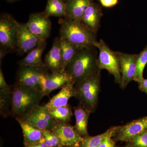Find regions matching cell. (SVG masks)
I'll use <instances>...</instances> for the list:
<instances>
[{
  "label": "cell",
  "instance_id": "5b68a950",
  "mask_svg": "<svg viewBox=\"0 0 147 147\" xmlns=\"http://www.w3.org/2000/svg\"><path fill=\"white\" fill-rule=\"evenodd\" d=\"M99 50L97 63L100 70L105 69L114 76L116 83L120 85L121 80L119 61L116 52L109 48L104 40L101 39L95 44Z\"/></svg>",
  "mask_w": 147,
  "mask_h": 147
},
{
  "label": "cell",
  "instance_id": "5bb4252c",
  "mask_svg": "<svg viewBox=\"0 0 147 147\" xmlns=\"http://www.w3.org/2000/svg\"><path fill=\"white\" fill-rule=\"evenodd\" d=\"M27 24L31 32L42 40H46L50 36L52 24L42 12L31 13Z\"/></svg>",
  "mask_w": 147,
  "mask_h": 147
},
{
  "label": "cell",
  "instance_id": "3957f363",
  "mask_svg": "<svg viewBox=\"0 0 147 147\" xmlns=\"http://www.w3.org/2000/svg\"><path fill=\"white\" fill-rule=\"evenodd\" d=\"M60 37L64 38L77 48L95 47L96 34L88 30L80 21L66 16L59 21Z\"/></svg>",
  "mask_w": 147,
  "mask_h": 147
},
{
  "label": "cell",
  "instance_id": "52a82bcc",
  "mask_svg": "<svg viewBox=\"0 0 147 147\" xmlns=\"http://www.w3.org/2000/svg\"><path fill=\"white\" fill-rule=\"evenodd\" d=\"M47 69L46 67L20 65L16 73V84L41 91L40 79Z\"/></svg>",
  "mask_w": 147,
  "mask_h": 147
},
{
  "label": "cell",
  "instance_id": "ba28073f",
  "mask_svg": "<svg viewBox=\"0 0 147 147\" xmlns=\"http://www.w3.org/2000/svg\"><path fill=\"white\" fill-rule=\"evenodd\" d=\"M72 82L71 76L64 71L45 72L40 79L41 90L44 96H48L55 90L61 89L67 84Z\"/></svg>",
  "mask_w": 147,
  "mask_h": 147
},
{
  "label": "cell",
  "instance_id": "44dd1931",
  "mask_svg": "<svg viewBox=\"0 0 147 147\" xmlns=\"http://www.w3.org/2000/svg\"><path fill=\"white\" fill-rule=\"evenodd\" d=\"M94 0H68L65 2L67 17L81 21L87 7Z\"/></svg>",
  "mask_w": 147,
  "mask_h": 147
},
{
  "label": "cell",
  "instance_id": "277c9868",
  "mask_svg": "<svg viewBox=\"0 0 147 147\" xmlns=\"http://www.w3.org/2000/svg\"><path fill=\"white\" fill-rule=\"evenodd\" d=\"M100 71L74 85L75 97L80 105L93 113L97 108L100 88Z\"/></svg>",
  "mask_w": 147,
  "mask_h": 147
},
{
  "label": "cell",
  "instance_id": "d6986e66",
  "mask_svg": "<svg viewBox=\"0 0 147 147\" xmlns=\"http://www.w3.org/2000/svg\"><path fill=\"white\" fill-rule=\"evenodd\" d=\"M76 119L74 126L76 132L82 137L90 136L88 130V122L91 113L80 104L73 108Z\"/></svg>",
  "mask_w": 147,
  "mask_h": 147
},
{
  "label": "cell",
  "instance_id": "8d00e7d4",
  "mask_svg": "<svg viewBox=\"0 0 147 147\" xmlns=\"http://www.w3.org/2000/svg\"><path fill=\"white\" fill-rule=\"evenodd\" d=\"M122 147H133L132 146H131V145L129 144H128V143H127V144H126V145H125V146H124Z\"/></svg>",
  "mask_w": 147,
  "mask_h": 147
},
{
  "label": "cell",
  "instance_id": "9c48e42d",
  "mask_svg": "<svg viewBox=\"0 0 147 147\" xmlns=\"http://www.w3.org/2000/svg\"><path fill=\"white\" fill-rule=\"evenodd\" d=\"M116 52L119 61L121 75L120 86L122 89H125L131 81H134L135 79L138 55Z\"/></svg>",
  "mask_w": 147,
  "mask_h": 147
},
{
  "label": "cell",
  "instance_id": "7402d4cb",
  "mask_svg": "<svg viewBox=\"0 0 147 147\" xmlns=\"http://www.w3.org/2000/svg\"><path fill=\"white\" fill-rule=\"evenodd\" d=\"M120 126H113L108 129L104 133L95 136L83 137L84 139L79 147H98L106 138L114 137L118 130Z\"/></svg>",
  "mask_w": 147,
  "mask_h": 147
},
{
  "label": "cell",
  "instance_id": "836d02e7",
  "mask_svg": "<svg viewBox=\"0 0 147 147\" xmlns=\"http://www.w3.org/2000/svg\"><path fill=\"white\" fill-rule=\"evenodd\" d=\"M9 53V52L7 50L3 49V48H1V49H0V62H1V64L3 59L5 57V55Z\"/></svg>",
  "mask_w": 147,
  "mask_h": 147
},
{
  "label": "cell",
  "instance_id": "f546056e",
  "mask_svg": "<svg viewBox=\"0 0 147 147\" xmlns=\"http://www.w3.org/2000/svg\"><path fill=\"white\" fill-rule=\"evenodd\" d=\"M12 86H9L6 82L2 69L1 68L0 69V90L8 89L10 88Z\"/></svg>",
  "mask_w": 147,
  "mask_h": 147
},
{
  "label": "cell",
  "instance_id": "8fae6325",
  "mask_svg": "<svg viewBox=\"0 0 147 147\" xmlns=\"http://www.w3.org/2000/svg\"><path fill=\"white\" fill-rule=\"evenodd\" d=\"M42 40L30 30L27 23H18L17 48L16 51L19 55L29 53L42 42Z\"/></svg>",
  "mask_w": 147,
  "mask_h": 147
},
{
  "label": "cell",
  "instance_id": "f35d334b",
  "mask_svg": "<svg viewBox=\"0 0 147 147\" xmlns=\"http://www.w3.org/2000/svg\"></svg>",
  "mask_w": 147,
  "mask_h": 147
},
{
  "label": "cell",
  "instance_id": "f1b7e54d",
  "mask_svg": "<svg viewBox=\"0 0 147 147\" xmlns=\"http://www.w3.org/2000/svg\"><path fill=\"white\" fill-rule=\"evenodd\" d=\"M133 147H147V129L127 142Z\"/></svg>",
  "mask_w": 147,
  "mask_h": 147
},
{
  "label": "cell",
  "instance_id": "4316f807",
  "mask_svg": "<svg viewBox=\"0 0 147 147\" xmlns=\"http://www.w3.org/2000/svg\"><path fill=\"white\" fill-rule=\"evenodd\" d=\"M147 63V45L138 55L137 63L136 75L134 81L139 84L144 79L143 73Z\"/></svg>",
  "mask_w": 147,
  "mask_h": 147
},
{
  "label": "cell",
  "instance_id": "74e56055",
  "mask_svg": "<svg viewBox=\"0 0 147 147\" xmlns=\"http://www.w3.org/2000/svg\"><path fill=\"white\" fill-rule=\"evenodd\" d=\"M63 1H64L65 2H66L67 1H68V0H63Z\"/></svg>",
  "mask_w": 147,
  "mask_h": 147
},
{
  "label": "cell",
  "instance_id": "8992f818",
  "mask_svg": "<svg viewBox=\"0 0 147 147\" xmlns=\"http://www.w3.org/2000/svg\"><path fill=\"white\" fill-rule=\"evenodd\" d=\"M18 23L8 14L1 15L0 18L1 48L9 52L15 51L17 48Z\"/></svg>",
  "mask_w": 147,
  "mask_h": 147
},
{
  "label": "cell",
  "instance_id": "2e32d148",
  "mask_svg": "<svg viewBox=\"0 0 147 147\" xmlns=\"http://www.w3.org/2000/svg\"><path fill=\"white\" fill-rule=\"evenodd\" d=\"M44 63L46 68L51 72L64 71L59 37L54 40L53 46L45 56Z\"/></svg>",
  "mask_w": 147,
  "mask_h": 147
},
{
  "label": "cell",
  "instance_id": "484cf974",
  "mask_svg": "<svg viewBox=\"0 0 147 147\" xmlns=\"http://www.w3.org/2000/svg\"><path fill=\"white\" fill-rule=\"evenodd\" d=\"M12 87L8 89L0 90V112L1 116L3 118H7L11 115Z\"/></svg>",
  "mask_w": 147,
  "mask_h": 147
},
{
  "label": "cell",
  "instance_id": "d6a6232c",
  "mask_svg": "<svg viewBox=\"0 0 147 147\" xmlns=\"http://www.w3.org/2000/svg\"><path fill=\"white\" fill-rule=\"evenodd\" d=\"M139 88L141 91L147 94V79H144L139 83Z\"/></svg>",
  "mask_w": 147,
  "mask_h": 147
},
{
  "label": "cell",
  "instance_id": "ab89813d",
  "mask_svg": "<svg viewBox=\"0 0 147 147\" xmlns=\"http://www.w3.org/2000/svg\"></svg>",
  "mask_w": 147,
  "mask_h": 147
},
{
  "label": "cell",
  "instance_id": "cb8c5ba5",
  "mask_svg": "<svg viewBox=\"0 0 147 147\" xmlns=\"http://www.w3.org/2000/svg\"><path fill=\"white\" fill-rule=\"evenodd\" d=\"M59 44L63 59V70L72 59L77 52V48L67 40L59 37Z\"/></svg>",
  "mask_w": 147,
  "mask_h": 147
},
{
  "label": "cell",
  "instance_id": "d590c367",
  "mask_svg": "<svg viewBox=\"0 0 147 147\" xmlns=\"http://www.w3.org/2000/svg\"><path fill=\"white\" fill-rule=\"evenodd\" d=\"M7 2H13L16 1H19V0H5Z\"/></svg>",
  "mask_w": 147,
  "mask_h": 147
},
{
  "label": "cell",
  "instance_id": "d4e9b609",
  "mask_svg": "<svg viewBox=\"0 0 147 147\" xmlns=\"http://www.w3.org/2000/svg\"><path fill=\"white\" fill-rule=\"evenodd\" d=\"M55 121L63 123H69L73 116L71 105L67 104L49 111Z\"/></svg>",
  "mask_w": 147,
  "mask_h": 147
},
{
  "label": "cell",
  "instance_id": "4fadbf2b",
  "mask_svg": "<svg viewBox=\"0 0 147 147\" xmlns=\"http://www.w3.org/2000/svg\"><path fill=\"white\" fill-rule=\"evenodd\" d=\"M20 119L28 122L41 130H52L55 123V121L45 105H39Z\"/></svg>",
  "mask_w": 147,
  "mask_h": 147
},
{
  "label": "cell",
  "instance_id": "4dcf8cb0",
  "mask_svg": "<svg viewBox=\"0 0 147 147\" xmlns=\"http://www.w3.org/2000/svg\"><path fill=\"white\" fill-rule=\"evenodd\" d=\"M100 5L103 7L110 8L117 4L119 0H98Z\"/></svg>",
  "mask_w": 147,
  "mask_h": 147
},
{
  "label": "cell",
  "instance_id": "1f68e13d",
  "mask_svg": "<svg viewBox=\"0 0 147 147\" xmlns=\"http://www.w3.org/2000/svg\"><path fill=\"white\" fill-rule=\"evenodd\" d=\"M116 142L114 141L113 137L106 138L98 147H116Z\"/></svg>",
  "mask_w": 147,
  "mask_h": 147
},
{
  "label": "cell",
  "instance_id": "9a60e30c",
  "mask_svg": "<svg viewBox=\"0 0 147 147\" xmlns=\"http://www.w3.org/2000/svg\"><path fill=\"white\" fill-rule=\"evenodd\" d=\"M102 15L100 6L93 2L86 9L80 22L88 30L96 34L100 28Z\"/></svg>",
  "mask_w": 147,
  "mask_h": 147
},
{
  "label": "cell",
  "instance_id": "7a4b0ae2",
  "mask_svg": "<svg viewBox=\"0 0 147 147\" xmlns=\"http://www.w3.org/2000/svg\"><path fill=\"white\" fill-rule=\"evenodd\" d=\"M44 96L42 91L15 84L12 87L10 115L16 119L23 118L39 106Z\"/></svg>",
  "mask_w": 147,
  "mask_h": 147
},
{
  "label": "cell",
  "instance_id": "e575fe53",
  "mask_svg": "<svg viewBox=\"0 0 147 147\" xmlns=\"http://www.w3.org/2000/svg\"><path fill=\"white\" fill-rule=\"evenodd\" d=\"M26 147H48L45 142L43 143H40L39 144H36L34 145H32V146H25Z\"/></svg>",
  "mask_w": 147,
  "mask_h": 147
},
{
  "label": "cell",
  "instance_id": "603a6c76",
  "mask_svg": "<svg viewBox=\"0 0 147 147\" xmlns=\"http://www.w3.org/2000/svg\"><path fill=\"white\" fill-rule=\"evenodd\" d=\"M42 12L47 17H66L67 14L65 2L63 0H47L45 10Z\"/></svg>",
  "mask_w": 147,
  "mask_h": 147
},
{
  "label": "cell",
  "instance_id": "ffe728a7",
  "mask_svg": "<svg viewBox=\"0 0 147 147\" xmlns=\"http://www.w3.org/2000/svg\"><path fill=\"white\" fill-rule=\"evenodd\" d=\"M46 45V40L40 43L38 46L29 52L23 59L19 61L18 64L20 65L31 66L43 68L46 67L45 63L42 61V56Z\"/></svg>",
  "mask_w": 147,
  "mask_h": 147
},
{
  "label": "cell",
  "instance_id": "ac0fdd59",
  "mask_svg": "<svg viewBox=\"0 0 147 147\" xmlns=\"http://www.w3.org/2000/svg\"><path fill=\"white\" fill-rule=\"evenodd\" d=\"M75 94L74 83L72 82L63 87L57 94L44 105L48 111L65 106L68 104V100L71 98L75 97Z\"/></svg>",
  "mask_w": 147,
  "mask_h": 147
},
{
  "label": "cell",
  "instance_id": "e0dca14e",
  "mask_svg": "<svg viewBox=\"0 0 147 147\" xmlns=\"http://www.w3.org/2000/svg\"><path fill=\"white\" fill-rule=\"evenodd\" d=\"M16 120L20 125L23 131L25 146L45 142L42 130L23 120L17 119Z\"/></svg>",
  "mask_w": 147,
  "mask_h": 147
},
{
  "label": "cell",
  "instance_id": "7c38bea8",
  "mask_svg": "<svg viewBox=\"0 0 147 147\" xmlns=\"http://www.w3.org/2000/svg\"><path fill=\"white\" fill-rule=\"evenodd\" d=\"M147 129V116L134 120L120 126L113 139L115 142H129L132 138Z\"/></svg>",
  "mask_w": 147,
  "mask_h": 147
},
{
  "label": "cell",
  "instance_id": "83f0119b",
  "mask_svg": "<svg viewBox=\"0 0 147 147\" xmlns=\"http://www.w3.org/2000/svg\"><path fill=\"white\" fill-rule=\"evenodd\" d=\"M45 143L48 147H62L57 136L52 130H42Z\"/></svg>",
  "mask_w": 147,
  "mask_h": 147
},
{
  "label": "cell",
  "instance_id": "6da1fadb",
  "mask_svg": "<svg viewBox=\"0 0 147 147\" xmlns=\"http://www.w3.org/2000/svg\"><path fill=\"white\" fill-rule=\"evenodd\" d=\"M95 47L78 48L75 56L66 67L65 70L71 76L74 85L100 71Z\"/></svg>",
  "mask_w": 147,
  "mask_h": 147
},
{
  "label": "cell",
  "instance_id": "30bf717a",
  "mask_svg": "<svg viewBox=\"0 0 147 147\" xmlns=\"http://www.w3.org/2000/svg\"><path fill=\"white\" fill-rule=\"evenodd\" d=\"M52 131L59 138L62 147H79L84 139L69 123L55 121Z\"/></svg>",
  "mask_w": 147,
  "mask_h": 147
}]
</instances>
